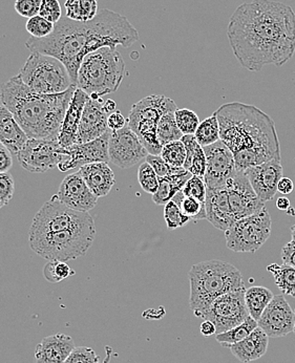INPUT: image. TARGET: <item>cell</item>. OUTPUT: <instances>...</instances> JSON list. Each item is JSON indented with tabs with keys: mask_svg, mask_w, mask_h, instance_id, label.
<instances>
[{
	"mask_svg": "<svg viewBox=\"0 0 295 363\" xmlns=\"http://www.w3.org/2000/svg\"><path fill=\"white\" fill-rule=\"evenodd\" d=\"M227 36L240 65L251 72L283 67L295 52V13L283 2L252 0L238 6Z\"/></svg>",
	"mask_w": 295,
	"mask_h": 363,
	"instance_id": "cell-1",
	"label": "cell"
},
{
	"mask_svg": "<svg viewBox=\"0 0 295 363\" xmlns=\"http://www.w3.org/2000/svg\"><path fill=\"white\" fill-rule=\"evenodd\" d=\"M139 40L137 28L126 16L104 9L93 21L79 23L62 17L45 38L30 36L26 47L30 52L54 57L65 65L77 87L78 72L87 55L102 48H130Z\"/></svg>",
	"mask_w": 295,
	"mask_h": 363,
	"instance_id": "cell-2",
	"label": "cell"
},
{
	"mask_svg": "<svg viewBox=\"0 0 295 363\" xmlns=\"http://www.w3.org/2000/svg\"><path fill=\"white\" fill-rule=\"evenodd\" d=\"M221 141L233 152L235 169L246 172L271 160L281 161L274 121L253 105L233 102L216 111Z\"/></svg>",
	"mask_w": 295,
	"mask_h": 363,
	"instance_id": "cell-3",
	"label": "cell"
},
{
	"mask_svg": "<svg viewBox=\"0 0 295 363\" xmlns=\"http://www.w3.org/2000/svg\"><path fill=\"white\" fill-rule=\"evenodd\" d=\"M75 89V85H72L65 93L43 95L33 91L18 76H15L2 83L0 100L14 115L28 139L58 140Z\"/></svg>",
	"mask_w": 295,
	"mask_h": 363,
	"instance_id": "cell-4",
	"label": "cell"
},
{
	"mask_svg": "<svg viewBox=\"0 0 295 363\" xmlns=\"http://www.w3.org/2000/svg\"><path fill=\"white\" fill-rule=\"evenodd\" d=\"M188 277L190 309L198 318H202L218 297L246 289L239 269L223 260H206L194 264Z\"/></svg>",
	"mask_w": 295,
	"mask_h": 363,
	"instance_id": "cell-5",
	"label": "cell"
},
{
	"mask_svg": "<svg viewBox=\"0 0 295 363\" xmlns=\"http://www.w3.org/2000/svg\"><path fill=\"white\" fill-rule=\"evenodd\" d=\"M124 75L126 63L121 54L113 48H102L87 55L81 63L77 87L98 100L117 91Z\"/></svg>",
	"mask_w": 295,
	"mask_h": 363,
	"instance_id": "cell-6",
	"label": "cell"
},
{
	"mask_svg": "<svg viewBox=\"0 0 295 363\" xmlns=\"http://www.w3.org/2000/svg\"><path fill=\"white\" fill-rule=\"evenodd\" d=\"M95 223L59 233L28 235L30 249L49 260L67 262L82 257L95 240Z\"/></svg>",
	"mask_w": 295,
	"mask_h": 363,
	"instance_id": "cell-7",
	"label": "cell"
},
{
	"mask_svg": "<svg viewBox=\"0 0 295 363\" xmlns=\"http://www.w3.org/2000/svg\"><path fill=\"white\" fill-rule=\"evenodd\" d=\"M17 76L33 91L43 95L65 93L73 85L61 61L39 52H30Z\"/></svg>",
	"mask_w": 295,
	"mask_h": 363,
	"instance_id": "cell-8",
	"label": "cell"
},
{
	"mask_svg": "<svg viewBox=\"0 0 295 363\" xmlns=\"http://www.w3.org/2000/svg\"><path fill=\"white\" fill-rule=\"evenodd\" d=\"M174 101L164 95H152L135 104L128 115V125L141 140L150 155H161L157 137L159 121L167 111H177Z\"/></svg>",
	"mask_w": 295,
	"mask_h": 363,
	"instance_id": "cell-9",
	"label": "cell"
},
{
	"mask_svg": "<svg viewBox=\"0 0 295 363\" xmlns=\"http://www.w3.org/2000/svg\"><path fill=\"white\" fill-rule=\"evenodd\" d=\"M272 220L264 207L260 211L238 220L225 231L227 248L233 252L255 253L271 235Z\"/></svg>",
	"mask_w": 295,
	"mask_h": 363,
	"instance_id": "cell-10",
	"label": "cell"
},
{
	"mask_svg": "<svg viewBox=\"0 0 295 363\" xmlns=\"http://www.w3.org/2000/svg\"><path fill=\"white\" fill-rule=\"evenodd\" d=\"M91 223L95 222L89 212L71 209L61 203L57 196H54L39 209L33 218L28 235L59 233Z\"/></svg>",
	"mask_w": 295,
	"mask_h": 363,
	"instance_id": "cell-11",
	"label": "cell"
},
{
	"mask_svg": "<svg viewBox=\"0 0 295 363\" xmlns=\"http://www.w3.org/2000/svg\"><path fill=\"white\" fill-rule=\"evenodd\" d=\"M67 150L58 140L28 139L17 155L21 167L33 174H43L58 167L65 160Z\"/></svg>",
	"mask_w": 295,
	"mask_h": 363,
	"instance_id": "cell-12",
	"label": "cell"
},
{
	"mask_svg": "<svg viewBox=\"0 0 295 363\" xmlns=\"http://www.w3.org/2000/svg\"><path fill=\"white\" fill-rule=\"evenodd\" d=\"M245 291H233L218 297L208 308L202 319L213 321L216 334L224 333L244 323L250 315L245 303Z\"/></svg>",
	"mask_w": 295,
	"mask_h": 363,
	"instance_id": "cell-13",
	"label": "cell"
},
{
	"mask_svg": "<svg viewBox=\"0 0 295 363\" xmlns=\"http://www.w3.org/2000/svg\"><path fill=\"white\" fill-rule=\"evenodd\" d=\"M109 162L122 169H128L141 163L148 156L145 146L130 126L111 130L108 141Z\"/></svg>",
	"mask_w": 295,
	"mask_h": 363,
	"instance_id": "cell-14",
	"label": "cell"
},
{
	"mask_svg": "<svg viewBox=\"0 0 295 363\" xmlns=\"http://www.w3.org/2000/svg\"><path fill=\"white\" fill-rule=\"evenodd\" d=\"M225 188L235 220L251 216L265 207V203L255 194L245 172L235 170L225 184Z\"/></svg>",
	"mask_w": 295,
	"mask_h": 363,
	"instance_id": "cell-15",
	"label": "cell"
},
{
	"mask_svg": "<svg viewBox=\"0 0 295 363\" xmlns=\"http://www.w3.org/2000/svg\"><path fill=\"white\" fill-rule=\"evenodd\" d=\"M204 148L206 156V172L204 181L208 189L224 187L226 182L235 172L233 152L222 141Z\"/></svg>",
	"mask_w": 295,
	"mask_h": 363,
	"instance_id": "cell-16",
	"label": "cell"
},
{
	"mask_svg": "<svg viewBox=\"0 0 295 363\" xmlns=\"http://www.w3.org/2000/svg\"><path fill=\"white\" fill-rule=\"evenodd\" d=\"M269 338H281L294 333L295 313L283 295H275L257 320Z\"/></svg>",
	"mask_w": 295,
	"mask_h": 363,
	"instance_id": "cell-17",
	"label": "cell"
},
{
	"mask_svg": "<svg viewBox=\"0 0 295 363\" xmlns=\"http://www.w3.org/2000/svg\"><path fill=\"white\" fill-rule=\"evenodd\" d=\"M111 130L94 141L84 144H75L67 148L65 160L59 164L62 172L93 163H109L108 141Z\"/></svg>",
	"mask_w": 295,
	"mask_h": 363,
	"instance_id": "cell-18",
	"label": "cell"
},
{
	"mask_svg": "<svg viewBox=\"0 0 295 363\" xmlns=\"http://www.w3.org/2000/svg\"><path fill=\"white\" fill-rule=\"evenodd\" d=\"M56 196L61 203L76 211L89 212L97 205V196L89 189L79 172L65 177Z\"/></svg>",
	"mask_w": 295,
	"mask_h": 363,
	"instance_id": "cell-19",
	"label": "cell"
},
{
	"mask_svg": "<svg viewBox=\"0 0 295 363\" xmlns=\"http://www.w3.org/2000/svg\"><path fill=\"white\" fill-rule=\"evenodd\" d=\"M253 190L264 203L274 198L279 182L283 178V166L279 160H271L246 170Z\"/></svg>",
	"mask_w": 295,
	"mask_h": 363,
	"instance_id": "cell-20",
	"label": "cell"
},
{
	"mask_svg": "<svg viewBox=\"0 0 295 363\" xmlns=\"http://www.w3.org/2000/svg\"><path fill=\"white\" fill-rule=\"evenodd\" d=\"M108 115L102 104V98L98 100L89 98L83 109L78 128L77 144L94 141L108 133Z\"/></svg>",
	"mask_w": 295,
	"mask_h": 363,
	"instance_id": "cell-21",
	"label": "cell"
},
{
	"mask_svg": "<svg viewBox=\"0 0 295 363\" xmlns=\"http://www.w3.org/2000/svg\"><path fill=\"white\" fill-rule=\"evenodd\" d=\"M89 98L91 97L85 91L76 87L58 135V142L61 147L67 150L77 144L78 128H79L83 109Z\"/></svg>",
	"mask_w": 295,
	"mask_h": 363,
	"instance_id": "cell-22",
	"label": "cell"
},
{
	"mask_svg": "<svg viewBox=\"0 0 295 363\" xmlns=\"http://www.w3.org/2000/svg\"><path fill=\"white\" fill-rule=\"evenodd\" d=\"M205 206H206V220L216 228L224 233L237 222L231 210L228 194L225 186L216 189L207 188Z\"/></svg>",
	"mask_w": 295,
	"mask_h": 363,
	"instance_id": "cell-23",
	"label": "cell"
},
{
	"mask_svg": "<svg viewBox=\"0 0 295 363\" xmlns=\"http://www.w3.org/2000/svg\"><path fill=\"white\" fill-rule=\"evenodd\" d=\"M74 339L58 333L43 338L35 351V363H65L75 349Z\"/></svg>",
	"mask_w": 295,
	"mask_h": 363,
	"instance_id": "cell-24",
	"label": "cell"
},
{
	"mask_svg": "<svg viewBox=\"0 0 295 363\" xmlns=\"http://www.w3.org/2000/svg\"><path fill=\"white\" fill-rule=\"evenodd\" d=\"M78 172L97 198L106 196L115 185V174L108 163H93L82 166Z\"/></svg>",
	"mask_w": 295,
	"mask_h": 363,
	"instance_id": "cell-25",
	"label": "cell"
},
{
	"mask_svg": "<svg viewBox=\"0 0 295 363\" xmlns=\"http://www.w3.org/2000/svg\"><path fill=\"white\" fill-rule=\"evenodd\" d=\"M28 140L27 133L19 125L14 115L4 105L0 106V143L8 148L13 156L17 157Z\"/></svg>",
	"mask_w": 295,
	"mask_h": 363,
	"instance_id": "cell-26",
	"label": "cell"
},
{
	"mask_svg": "<svg viewBox=\"0 0 295 363\" xmlns=\"http://www.w3.org/2000/svg\"><path fill=\"white\" fill-rule=\"evenodd\" d=\"M269 337L257 327L244 340L228 347L233 355L243 363H250L263 357L267 353Z\"/></svg>",
	"mask_w": 295,
	"mask_h": 363,
	"instance_id": "cell-27",
	"label": "cell"
},
{
	"mask_svg": "<svg viewBox=\"0 0 295 363\" xmlns=\"http://www.w3.org/2000/svg\"><path fill=\"white\" fill-rule=\"evenodd\" d=\"M181 141L187 150L184 169L189 172L192 176L204 178L206 172V156L204 148L198 143L194 135H183Z\"/></svg>",
	"mask_w": 295,
	"mask_h": 363,
	"instance_id": "cell-28",
	"label": "cell"
},
{
	"mask_svg": "<svg viewBox=\"0 0 295 363\" xmlns=\"http://www.w3.org/2000/svg\"><path fill=\"white\" fill-rule=\"evenodd\" d=\"M191 177L192 174L185 170L181 174L159 178V188L156 194H152V202L159 206H165L174 199L177 192L183 190L185 184Z\"/></svg>",
	"mask_w": 295,
	"mask_h": 363,
	"instance_id": "cell-29",
	"label": "cell"
},
{
	"mask_svg": "<svg viewBox=\"0 0 295 363\" xmlns=\"http://www.w3.org/2000/svg\"><path fill=\"white\" fill-rule=\"evenodd\" d=\"M273 293L266 286H253L245 291V303L249 315L255 320H259L270 301H272Z\"/></svg>",
	"mask_w": 295,
	"mask_h": 363,
	"instance_id": "cell-30",
	"label": "cell"
},
{
	"mask_svg": "<svg viewBox=\"0 0 295 363\" xmlns=\"http://www.w3.org/2000/svg\"><path fill=\"white\" fill-rule=\"evenodd\" d=\"M67 18L79 23L93 21L98 15V0H65Z\"/></svg>",
	"mask_w": 295,
	"mask_h": 363,
	"instance_id": "cell-31",
	"label": "cell"
},
{
	"mask_svg": "<svg viewBox=\"0 0 295 363\" xmlns=\"http://www.w3.org/2000/svg\"><path fill=\"white\" fill-rule=\"evenodd\" d=\"M257 327H259L257 321L249 316L241 325H237L224 333L216 334V339L222 347L228 349L230 345H235L248 337L251 332L257 329Z\"/></svg>",
	"mask_w": 295,
	"mask_h": 363,
	"instance_id": "cell-32",
	"label": "cell"
},
{
	"mask_svg": "<svg viewBox=\"0 0 295 363\" xmlns=\"http://www.w3.org/2000/svg\"><path fill=\"white\" fill-rule=\"evenodd\" d=\"M267 270L272 273L275 284L285 295L295 297V268L289 264H269Z\"/></svg>",
	"mask_w": 295,
	"mask_h": 363,
	"instance_id": "cell-33",
	"label": "cell"
},
{
	"mask_svg": "<svg viewBox=\"0 0 295 363\" xmlns=\"http://www.w3.org/2000/svg\"><path fill=\"white\" fill-rule=\"evenodd\" d=\"M174 113L176 111H167L159 121L157 137L162 147L166 144L182 139L183 133L179 130Z\"/></svg>",
	"mask_w": 295,
	"mask_h": 363,
	"instance_id": "cell-34",
	"label": "cell"
},
{
	"mask_svg": "<svg viewBox=\"0 0 295 363\" xmlns=\"http://www.w3.org/2000/svg\"><path fill=\"white\" fill-rule=\"evenodd\" d=\"M194 137L202 147L213 145V144L220 141V125H218L216 111L211 117L201 122L200 125L194 133Z\"/></svg>",
	"mask_w": 295,
	"mask_h": 363,
	"instance_id": "cell-35",
	"label": "cell"
},
{
	"mask_svg": "<svg viewBox=\"0 0 295 363\" xmlns=\"http://www.w3.org/2000/svg\"><path fill=\"white\" fill-rule=\"evenodd\" d=\"M160 156L172 167H184L185 160H187V150H185L183 142L179 140V141H174L164 145L162 147Z\"/></svg>",
	"mask_w": 295,
	"mask_h": 363,
	"instance_id": "cell-36",
	"label": "cell"
},
{
	"mask_svg": "<svg viewBox=\"0 0 295 363\" xmlns=\"http://www.w3.org/2000/svg\"><path fill=\"white\" fill-rule=\"evenodd\" d=\"M75 274L73 270L67 266V262L60 260H51L45 264L43 275L50 283L57 284L65 281L67 277Z\"/></svg>",
	"mask_w": 295,
	"mask_h": 363,
	"instance_id": "cell-37",
	"label": "cell"
},
{
	"mask_svg": "<svg viewBox=\"0 0 295 363\" xmlns=\"http://www.w3.org/2000/svg\"><path fill=\"white\" fill-rule=\"evenodd\" d=\"M138 181L140 186L146 194H155L159 188V177L155 172L154 168L148 163L143 162L138 170Z\"/></svg>",
	"mask_w": 295,
	"mask_h": 363,
	"instance_id": "cell-38",
	"label": "cell"
},
{
	"mask_svg": "<svg viewBox=\"0 0 295 363\" xmlns=\"http://www.w3.org/2000/svg\"><path fill=\"white\" fill-rule=\"evenodd\" d=\"M183 213L190 218V220L198 222V220L206 218V206L204 202H201L198 199L183 196L179 203Z\"/></svg>",
	"mask_w": 295,
	"mask_h": 363,
	"instance_id": "cell-39",
	"label": "cell"
},
{
	"mask_svg": "<svg viewBox=\"0 0 295 363\" xmlns=\"http://www.w3.org/2000/svg\"><path fill=\"white\" fill-rule=\"evenodd\" d=\"M177 124H178L179 130L183 135H194L196 128L200 125L201 121L198 115L190 109L183 108L177 109L176 113Z\"/></svg>",
	"mask_w": 295,
	"mask_h": 363,
	"instance_id": "cell-40",
	"label": "cell"
},
{
	"mask_svg": "<svg viewBox=\"0 0 295 363\" xmlns=\"http://www.w3.org/2000/svg\"><path fill=\"white\" fill-rule=\"evenodd\" d=\"M164 218L168 229H172V230L184 227L190 220V218L183 213L180 206L172 200L164 207Z\"/></svg>",
	"mask_w": 295,
	"mask_h": 363,
	"instance_id": "cell-41",
	"label": "cell"
},
{
	"mask_svg": "<svg viewBox=\"0 0 295 363\" xmlns=\"http://www.w3.org/2000/svg\"><path fill=\"white\" fill-rule=\"evenodd\" d=\"M26 28L30 36L35 38H45L54 32L55 25L40 15H37L28 19Z\"/></svg>",
	"mask_w": 295,
	"mask_h": 363,
	"instance_id": "cell-42",
	"label": "cell"
},
{
	"mask_svg": "<svg viewBox=\"0 0 295 363\" xmlns=\"http://www.w3.org/2000/svg\"><path fill=\"white\" fill-rule=\"evenodd\" d=\"M183 194L185 196L198 199L201 202L206 201L207 187L204 178L192 176L183 188Z\"/></svg>",
	"mask_w": 295,
	"mask_h": 363,
	"instance_id": "cell-43",
	"label": "cell"
},
{
	"mask_svg": "<svg viewBox=\"0 0 295 363\" xmlns=\"http://www.w3.org/2000/svg\"><path fill=\"white\" fill-rule=\"evenodd\" d=\"M145 161L154 168L155 172L159 178H164V177L172 176V174H181L185 172L184 167L174 168L168 165L163 157L160 155H150L146 157Z\"/></svg>",
	"mask_w": 295,
	"mask_h": 363,
	"instance_id": "cell-44",
	"label": "cell"
},
{
	"mask_svg": "<svg viewBox=\"0 0 295 363\" xmlns=\"http://www.w3.org/2000/svg\"><path fill=\"white\" fill-rule=\"evenodd\" d=\"M65 363H101L91 347H77L72 351Z\"/></svg>",
	"mask_w": 295,
	"mask_h": 363,
	"instance_id": "cell-45",
	"label": "cell"
},
{
	"mask_svg": "<svg viewBox=\"0 0 295 363\" xmlns=\"http://www.w3.org/2000/svg\"><path fill=\"white\" fill-rule=\"evenodd\" d=\"M39 15L56 25L62 18V9L59 0H43Z\"/></svg>",
	"mask_w": 295,
	"mask_h": 363,
	"instance_id": "cell-46",
	"label": "cell"
},
{
	"mask_svg": "<svg viewBox=\"0 0 295 363\" xmlns=\"http://www.w3.org/2000/svg\"><path fill=\"white\" fill-rule=\"evenodd\" d=\"M14 179L11 174H0V208L6 206L12 200L14 194Z\"/></svg>",
	"mask_w": 295,
	"mask_h": 363,
	"instance_id": "cell-47",
	"label": "cell"
},
{
	"mask_svg": "<svg viewBox=\"0 0 295 363\" xmlns=\"http://www.w3.org/2000/svg\"><path fill=\"white\" fill-rule=\"evenodd\" d=\"M41 1L43 0H16L15 1V11L17 14L25 18H32L37 16L40 12Z\"/></svg>",
	"mask_w": 295,
	"mask_h": 363,
	"instance_id": "cell-48",
	"label": "cell"
},
{
	"mask_svg": "<svg viewBox=\"0 0 295 363\" xmlns=\"http://www.w3.org/2000/svg\"><path fill=\"white\" fill-rule=\"evenodd\" d=\"M108 125L109 130H120L128 125V121L122 115L121 111H116L115 113L108 115Z\"/></svg>",
	"mask_w": 295,
	"mask_h": 363,
	"instance_id": "cell-49",
	"label": "cell"
},
{
	"mask_svg": "<svg viewBox=\"0 0 295 363\" xmlns=\"http://www.w3.org/2000/svg\"><path fill=\"white\" fill-rule=\"evenodd\" d=\"M13 155L0 143V174H6L13 166Z\"/></svg>",
	"mask_w": 295,
	"mask_h": 363,
	"instance_id": "cell-50",
	"label": "cell"
},
{
	"mask_svg": "<svg viewBox=\"0 0 295 363\" xmlns=\"http://www.w3.org/2000/svg\"><path fill=\"white\" fill-rule=\"evenodd\" d=\"M282 259H283L284 264H289L295 268V242L294 240H290L282 249Z\"/></svg>",
	"mask_w": 295,
	"mask_h": 363,
	"instance_id": "cell-51",
	"label": "cell"
},
{
	"mask_svg": "<svg viewBox=\"0 0 295 363\" xmlns=\"http://www.w3.org/2000/svg\"><path fill=\"white\" fill-rule=\"evenodd\" d=\"M294 184L291 179L282 178L277 185V192H281L282 194H289L294 191Z\"/></svg>",
	"mask_w": 295,
	"mask_h": 363,
	"instance_id": "cell-52",
	"label": "cell"
},
{
	"mask_svg": "<svg viewBox=\"0 0 295 363\" xmlns=\"http://www.w3.org/2000/svg\"><path fill=\"white\" fill-rule=\"evenodd\" d=\"M201 334L205 337H209V336L216 335V328L213 325V321L204 320L201 325L200 328Z\"/></svg>",
	"mask_w": 295,
	"mask_h": 363,
	"instance_id": "cell-53",
	"label": "cell"
},
{
	"mask_svg": "<svg viewBox=\"0 0 295 363\" xmlns=\"http://www.w3.org/2000/svg\"><path fill=\"white\" fill-rule=\"evenodd\" d=\"M289 199L286 198V196H282V198L277 199V207L279 208V210H283V211H287L290 208Z\"/></svg>",
	"mask_w": 295,
	"mask_h": 363,
	"instance_id": "cell-54",
	"label": "cell"
},
{
	"mask_svg": "<svg viewBox=\"0 0 295 363\" xmlns=\"http://www.w3.org/2000/svg\"><path fill=\"white\" fill-rule=\"evenodd\" d=\"M104 108L108 115H111V113H115L116 111H118L117 104H116V102L113 101V100L111 99H108V101L104 104Z\"/></svg>",
	"mask_w": 295,
	"mask_h": 363,
	"instance_id": "cell-55",
	"label": "cell"
},
{
	"mask_svg": "<svg viewBox=\"0 0 295 363\" xmlns=\"http://www.w3.org/2000/svg\"><path fill=\"white\" fill-rule=\"evenodd\" d=\"M291 238H292V240H294V242H295V225H294V226L291 227Z\"/></svg>",
	"mask_w": 295,
	"mask_h": 363,
	"instance_id": "cell-56",
	"label": "cell"
},
{
	"mask_svg": "<svg viewBox=\"0 0 295 363\" xmlns=\"http://www.w3.org/2000/svg\"><path fill=\"white\" fill-rule=\"evenodd\" d=\"M294 333H295V325H294Z\"/></svg>",
	"mask_w": 295,
	"mask_h": 363,
	"instance_id": "cell-57",
	"label": "cell"
}]
</instances>
